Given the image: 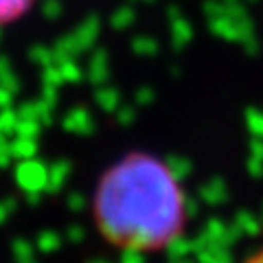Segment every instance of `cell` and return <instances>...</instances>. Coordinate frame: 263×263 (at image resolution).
<instances>
[{
    "mask_svg": "<svg viewBox=\"0 0 263 263\" xmlns=\"http://www.w3.org/2000/svg\"><path fill=\"white\" fill-rule=\"evenodd\" d=\"M103 241L125 252L169 248L186 226V197L174 169L149 154H127L103 171L92 197Z\"/></svg>",
    "mask_w": 263,
    "mask_h": 263,
    "instance_id": "obj_1",
    "label": "cell"
},
{
    "mask_svg": "<svg viewBox=\"0 0 263 263\" xmlns=\"http://www.w3.org/2000/svg\"><path fill=\"white\" fill-rule=\"evenodd\" d=\"M35 0H0V27H7V24L18 22L20 18H24Z\"/></svg>",
    "mask_w": 263,
    "mask_h": 263,
    "instance_id": "obj_2",
    "label": "cell"
},
{
    "mask_svg": "<svg viewBox=\"0 0 263 263\" xmlns=\"http://www.w3.org/2000/svg\"><path fill=\"white\" fill-rule=\"evenodd\" d=\"M243 263H263V246H261V248H257V250H254V252H252L250 257L246 259Z\"/></svg>",
    "mask_w": 263,
    "mask_h": 263,
    "instance_id": "obj_3",
    "label": "cell"
}]
</instances>
